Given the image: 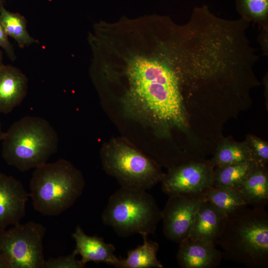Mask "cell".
I'll return each mask as SVG.
<instances>
[{
    "label": "cell",
    "instance_id": "6da1fadb",
    "mask_svg": "<svg viewBox=\"0 0 268 268\" xmlns=\"http://www.w3.org/2000/svg\"><path fill=\"white\" fill-rule=\"evenodd\" d=\"M87 39L93 81L127 116L162 135L188 127L184 100L203 55L195 30L153 14L102 22Z\"/></svg>",
    "mask_w": 268,
    "mask_h": 268
},
{
    "label": "cell",
    "instance_id": "7a4b0ae2",
    "mask_svg": "<svg viewBox=\"0 0 268 268\" xmlns=\"http://www.w3.org/2000/svg\"><path fill=\"white\" fill-rule=\"evenodd\" d=\"M216 245L223 257L250 268L268 267V213L266 208H242L226 216Z\"/></svg>",
    "mask_w": 268,
    "mask_h": 268
},
{
    "label": "cell",
    "instance_id": "3957f363",
    "mask_svg": "<svg viewBox=\"0 0 268 268\" xmlns=\"http://www.w3.org/2000/svg\"><path fill=\"white\" fill-rule=\"evenodd\" d=\"M1 155L6 163L21 172L47 163L58 149V134L45 119L27 116L4 133Z\"/></svg>",
    "mask_w": 268,
    "mask_h": 268
},
{
    "label": "cell",
    "instance_id": "277c9868",
    "mask_svg": "<svg viewBox=\"0 0 268 268\" xmlns=\"http://www.w3.org/2000/svg\"><path fill=\"white\" fill-rule=\"evenodd\" d=\"M85 184L82 173L69 161L60 159L34 169L29 196L35 210L44 215L57 216L75 203Z\"/></svg>",
    "mask_w": 268,
    "mask_h": 268
},
{
    "label": "cell",
    "instance_id": "5b68a950",
    "mask_svg": "<svg viewBox=\"0 0 268 268\" xmlns=\"http://www.w3.org/2000/svg\"><path fill=\"white\" fill-rule=\"evenodd\" d=\"M162 210L146 191L122 187L109 198L102 222L121 237L155 234Z\"/></svg>",
    "mask_w": 268,
    "mask_h": 268
},
{
    "label": "cell",
    "instance_id": "8992f818",
    "mask_svg": "<svg viewBox=\"0 0 268 268\" xmlns=\"http://www.w3.org/2000/svg\"><path fill=\"white\" fill-rule=\"evenodd\" d=\"M103 169L121 187L146 191L161 182L159 164L122 138H115L101 150Z\"/></svg>",
    "mask_w": 268,
    "mask_h": 268
},
{
    "label": "cell",
    "instance_id": "52a82bcc",
    "mask_svg": "<svg viewBox=\"0 0 268 268\" xmlns=\"http://www.w3.org/2000/svg\"><path fill=\"white\" fill-rule=\"evenodd\" d=\"M46 228L29 221L0 230V261L4 268H44Z\"/></svg>",
    "mask_w": 268,
    "mask_h": 268
},
{
    "label": "cell",
    "instance_id": "ba28073f",
    "mask_svg": "<svg viewBox=\"0 0 268 268\" xmlns=\"http://www.w3.org/2000/svg\"><path fill=\"white\" fill-rule=\"evenodd\" d=\"M214 167L210 160H192L169 168L164 174L162 191L168 196H201L212 187Z\"/></svg>",
    "mask_w": 268,
    "mask_h": 268
},
{
    "label": "cell",
    "instance_id": "9c48e42d",
    "mask_svg": "<svg viewBox=\"0 0 268 268\" xmlns=\"http://www.w3.org/2000/svg\"><path fill=\"white\" fill-rule=\"evenodd\" d=\"M202 200L201 196H169L161 217L163 233L167 239L179 244L189 237Z\"/></svg>",
    "mask_w": 268,
    "mask_h": 268
},
{
    "label": "cell",
    "instance_id": "30bf717a",
    "mask_svg": "<svg viewBox=\"0 0 268 268\" xmlns=\"http://www.w3.org/2000/svg\"><path fill=\"white\" fill-rule=\"evenodd\" d=\"M29 197L19 180L0 172V230L20 222Z\"/></svg>",
    "mask_w": 268,
    "mask_h": 268
},
{
    "label": "cell",
    "instance_id": "8fae6325",
    "mask_svg": "<svg viewBox=\"0 0 268 268\" xmlns=\"http://www.w3.org/2000/svg\"><path fill=\"white\" fill-rule=\"evenodd\" d=\"M179 244L177 260L182 268H215L223 258L222 251L212 242L188 237Z\"/></svg>",
    "mask_w": 268,
    "mask_h": 268
},
{
    "label": "cell",
    "instance_id": "7c38bea8",
    "mask_svg": "<svg viewBox=\"0 0 268 268\" xmlns=\"http://www.w3.org/2000/svg\"><path fill=\"white\" fill-rule=\"evenodd\" d=\"M75 242V248L73 252L80 255V260L83 266L90 262L104 263L119 268L121 259L117 257L114 252L115 247L106 243L102 237L86 235L79 225H77L71 234Z\"/></svg>",
    "mask_w": 268,
    "mask_h": 268
},
{
    "label": "cell",
    "instance_id": "4fadbf2b",
    "mask_svg": "<svg viewBox=\"0 0 268 268\" xmlns=\"http://www.w3.org/2000/svg\"><path fill=\"white\" fill-rule=\"evenodd\" d=\"M28 79L18 68L3 64L0 66V114L10 113L25 97Z\"/></svg>",
    "mask_w": 268,
    "mask_h": 268
},
{
    "label": "cell",
    "instance_id": "5bb4252c",
    "mask_svg": "<svg viewBox=\"0 0 268 268\" xmlns=\"http://www.w3.org/2000/svg\"><path fill=\"white\" fill-rule=\"evenodd\" d=\"M226 218V216L214 205L203 199L188 238L212 242L216 245L224 227Z\"/></svg>",
    "mask_w": 268,
    "mask_h": 268
},
{
    "label": "cell",
    "instance_id": "9a60e30c",
    "mask_svg": "<svg viewBox=\"0 0 268 268\" xmlns=\"http://www.w3.org/2000/svg\"><path fill=\"white\" fill-rule=\"evenodd\" d=\"M237 191L242 195L248 206L265 208L268 203V165L255 163Z\"/></svg>",
    "mask_w": 268,
    "mask_h": 268
},
{
    "label": "cell",
    "instance_id": "2e32d148",
    "mask_svg": "<svg viewBox=\"0 0 268 268\" xmlns=\"http://www.w3.org/2000/svg\"><path fill=\"white\" fill-rule=\"evenodd\" d=\"M147 235L142 236L143 243L128 252L127 257L121 259L119 268H163L157 258L159 244L148 240Z\"/></svg>",
    "mask_w": 268,
    "mask_h": 268
},
{
    "label": "cell",
    "instance_id": "e0dca14e",
    "mask_svg": "<svg viewBox=\"0 0 268 268\" xmlns=\"http://www.w3.org/2000/svg\"><path fill=\"white\" fill-rule=\"evenodd\" d=\"M251 161V152L246 141L239 142L227 139L219 142L210 160L213 167Z\"/></svg>",
    "mask_w": 268,
    "mask_h": 268
},
{
    "label": "cell",
    "instance_id": "ac0fdd59",
    "mask_svg": "<svg viewBox=\"0 0 268 268\" xmlns=\"http://www.w3.org/2000/svg\"><path fill=\"white\" fill-rule=\"evenodd\" d=\"M0 20L9 37L14 39L18 46L23 48L39 41L30 36L27 29L26 18L19 13L7 10L0 0Z\"/></svg>",
    "mask_w": 268,
    "mask_h": 268
},
{
    "label": "cell",
    "instance_id": "d6986e66",
    "mask_svg": "<svg viewBox=\"0 0 268 268\" xmlns=\"http://www.w3.org/2000/svg\"><path fill=\"white\" fill-rule=\"evenodd\" d=\"M255 163L251 161L214 167L212 187L237 190L242 185Z\"/></svg>",
    "mask_w": 268,
    "mask_h": 268
},
{
    "label": "cell",
    "instance_id": "ffe728a7",
    "mask_svg": "<svg viewBox=\"0 0 268 268\" xmlns=\"http://www.w3.org/2000/svg\"><path fill=\"white\" fill-rule=\"evenodd\" d=\"M201 197L226 216L248 206L240 193L233 189L211 187L203 193Z\"/></svg>",
    "mask_w": 268,
    "mask_h": 268
},
{
    "label": "cell",
    "instance_id": "44dd1931",
    "mask_svg": "<svg viewBox=\"0 0 268 268\" xmlns=\"http://www.w3.org/2000/svg\"><path fill=\"white\" fill-rule=\"evenodd\" d=\"M241 18L258 25L260 30L268 29V0H235Z\"/></svg>",
    "mask_w": 268,
    "mask_h": 268
},
{
    "label": "cell",
    "instance_id": "7402d4cb",
    "mask_svg": "<svg viewBox=\"0 0 268 268\" xmlns=\"http://www.w3.org/2000/svg\"><path fill=\"white\" fill-rule=\"evenodd\" d=\"M246 142L250 149L252 161L258 164L268 165V142L253 135H248Z\"/></svg>",
    "mask_w": 268,
    "mask_h": 268
},
{
    "label": "cell",
    "instance_id": "603a6c76",
    "mask_svg": "<svg viewBox=\"0 0 268 268\" xmlns=\"http://www.w3.org/2000/svg\"><path fill=\"white\" fill-rule=\"evenodd\" d=\"M76 255L71 254L58 258H51L45 261L44 268H83L85 267L80 260L76 258Z\"/></svg>",
    "mask_w": 268,
    "mask_h": 268
},
{
    "label": "cell",
    "instance_id": "cb8c5ba5",
    "mask_svg": "<svg viewBox=\"0 0 268 268\" xmlns=\"http://www.w3.org/2000/svg\"><path fill=\"white\" fill-rule=\"evenodd\" d=\"M0 48L3 50L8 58L12 61L16 59L14 49L9 41L4 27L0 20Z\"/></svg>",
    "mask_w": 268,
    "mask_h": 268
},
{
    "label": "cell",
    "instance_id": "d4e9b609",
    "mask_svg": "<svg viewBox=\"0 0 268 268\" xmlns=\"http://www.w3.org/2000/svg\"><path fill=\"white\" fill-rule=\"evenodd\" d=\"M258 37V42L261 47L263 54L268 57V29H262Z\"/></svg>",
    "mask_w": 268,
    "mask_h": 268
},
{
    "label": "cell",
    "instance_id": "484cf974",
    "mask_svg": "<svg viewBox=\"0 0 268 268\" xmlns=\"http://www.w3.org/2000/svg\"><path fill=\"white\" fill-rule=\"evenodd\" d=\"M3 60V52L2 50L0 48V66L2 65Z\"/></svg>",
    "mask_w": 268,
    "mask_h": 268
},
{
    "label": "cell",
    "instance_id": "4316f807",
    "mask_svg": "<svg viewBox=\"0 0 268 268\" xmlns=\"http://www.w3.org/2000/svg\"><path fill=\"white\" fill-rule=\"evenodd\" d=\"M4 133L2 132L1 129V125L0 121V141L2 140Z\"/></svg>",
    "mask_w": 268,
    "mask_h": 268
},
{
    "label": "cell",
    "instance_id": "83f0119b",
    "mask_svg": "<svg viewBox=\"0 0 268 268\" xmlns=\"http://www.w3.org/2000/svg\"><path fill=\"white\" fill-rule=\"evenodd\" d=\"M0 268H4V267L3 265L2 264V263L0 262Z\"/></svg>",
    "mask_w": 268,
    "mask_h": 268
}]
</instances>
